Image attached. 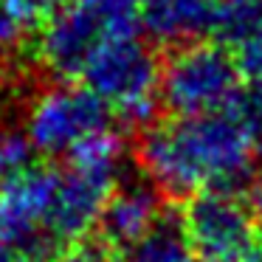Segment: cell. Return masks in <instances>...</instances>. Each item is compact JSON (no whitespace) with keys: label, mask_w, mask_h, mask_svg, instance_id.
Returning a JSON list of instances; mask_svg holds the SVG:
<instances>
[{"label":"cell","mask_w":262,"mask_h":262,"mask_svg":"<svg viewBox=\"0 0 262 262\" xmlns=\"http://www.w3.org/2000/svg\"><path fill=\"white\" fill-rule=\"evenodd\" d=\"M259 144L234 110L147 127L138 144L141 172L164 198L234 192L254 178Z\"/></svg>","instance_id":"1"},{"label":"cell","mask_w":262,"mask_h":262,"mask_svg":"<svg viewBox=\"0 0 262 262\" xmlns=\"http://www.w3.org/2000/svg\"><path fill=\"white\" fill-rule=\"evenodd\" d=\"M141 29V0H65L42 20L37 57L57 79L74 82L107 42Z\"/></svg>","instance_id":"2"},{"label":"cell","mask_w":262,"mask_h":262,"mask_svg":"<svg viewBox=\"0 0 262 262\" xmlns=\"http://www.w3.org/2000/svg\"><path fill=\"white\" fill-rule=\"evenodd\" d=\"M161 65L138 34L113 40L88 62L82 85L91 88L116 119L147 127L161 104Z\"/></svg>","instance_id":"3"},{"label":"cell","mask_w":262,"mask_h":262,"mask_svg":"<svg viewBox=\"0 0 262 262\" xmlns=\"http://www.w3.org/2000/svg\"><path fill=\"white\" fill-rule=\"evenodd\" d=\"M243 91V74L226 46L192 42L175 48L161 65V104L175 119L231 110Z\"/></svg>","instance_id":"4"},{"label":"cell","mask_w":262,"mask_h":262,"mask_svg":"<svg viewBox=\"0 0 262 262\" xmlns=\"http://www.w3.org/2000/svg\"><path fill=\"white\" fill-rule=\"evenodd\" d=\"M110 107L82 82H51L34 93L26 110V138L46 158L68 161L93 138L113 133Z\"/></svg>","instance_id":"5"},{"label":"cell","mask_w":262,"mask_h":262,"mask_svg":"<svg viewBox=\"0 0 262 262\" xmlns=\"http://www.w3.org/2000/svg\"><path fill=\"white\" fill-rule=\"evenodd\" d=\"M181 231L200 262H262V228L251 203L234 192H200L186 200Z\"/></svg>","instance_id":"6"},{"label":"cell","mask_w":262,"mask_h":262,"mask_svg":"<svg viewBox=\"0 0 262 262\" xmlns=\"http://www.w3.org/2000/svg\"><path fill=\"white\" fill-rule=\"evenodd\" d=\"M57 181V166H29L20 178L0 189V259L48 254Z\"/></svg>","instance_id":"7"},{"label":"cell","mask_w":262,"mask_h":262,"mask_svg":"<svg viewBox=\"0 0 262 262\" xmlns=\"http://www.w3.org/2000/svg\"><path fill=\"white\" fill-rule=\"evenodd\" d=\"M161 198L147 178H124L99 217V239L119 256L130 254L164 223Z\"/></svg>","instance_id":"8"},{"label":"cell","mask_w":262,"mask_h":262,"mask_svg":"<svg viewBox=\"0 0 262 262\" xmlns=\"http://www.w3.org/2000/svg\"><path fill=\"white\" fill-rule=\"evenodd\" d=\"M217 12L220 0H141V29L175 51L217 31Z\"/></svg>","instance_id":"9"},{"label":"cell","mask_w":262,"mask_h":262,"mask_svg":"<svg viewBox=\"0 0 262 262\" xmlns=\"http://www.w3.org/2000/svg\"><path fill=\"white\" fill-rule=\"evenodd\" d=\"M217 34L251 85H262V0H220Z\"/></svg>","instance_id":"10"},{"label":"cell","mask_w":262,"mask_h":262,"mask_svg":"<svg viewBox=\"0 0 262 262\" xmlns=\"http://www.w3.org/2000/svg\"><path fill=\"white\" fill-rule=\"evenodd\" d=\"M121 262H200L181 231V220L164 217L158 228L141 245L124 254Z\"/></svg>","instance_id":"11"},{"label":"cell","mask_w":262,"mask_h":262,"mask_svg":"<svg viewBox=\"0 0 262 262\" xmlns=\"http://www.w3.org/2000/svg\"><path fill=\"white\" fill-rule=\"evenodd\" d=\"M31 149L26 133L12 130V127H0V189L9 186L14 178H20L31 166Z\"/></svg>","instance_id":"12"},{"label":"cell","mask_w":262,"mask_h":262,"mask_svg":"<svg viewBox=\"0 0 262 262\" xmlns=\"http://www.w3.org/2000/svg\"><path fill=\"white\" fill-rule=\"evenodd\" d=\"M34 26L37 23L26 12H20L14 0H0V54L23 46V40L31 34Z\"/></svg>","instance_id":"13"},{"label":"cell","mask_w":262,"mask_h":262,"mask_svg":"<svg viewBox=\"0 0 262 262\" xmlns=\"http://www.w3.org/2000/svg\"><path fill=\"white\" fill-rule=\"evenodd\" d=\"M231 110L237 113V119L245 124V130L254 136V141L262 149V85L243 88Z\"/></svg>","instance_id":"14"},{"label":"cell","mask_w":262,"mask_h":262,"mask_svg":"<svg viewBox=\"0 0 262 262\" xmlns=\"http://www.w3.org/2000/svg\"><path fill=\"white\" fill-rule=\"evenodd\" d=\"M62 262H121V256L110 251L102 239H82V243L65 248Z\"/></svg>","instance_id":"15"},{"label":"cell","mask_w":262,"mask_h":262,"mask_svg":"<svg viewBox=\"0 0 262 262\" xmlns=\"http://www.w3.org/2000/svg\"><path fill=\"white\" fill-rule=\"evenodd\" d=\"M14 3H17L20 12L29 14V17L34 20V23H40V20H46L57 6H62L65 0H14Z\"/></svg>","instance_id":"16"},{"label":"cell","mask_w":262,"mask_h":262,"mask_svg":"<svg viewBox=\"0 0 262 262\" xmlns=\"http://www.w3.org/2000/svg\"><path fill=\"white\" fill-rule=\"evenodd\" d=\"M251 209H254V217L262 228V186H254V194H251Z\"/></svg>","instance_id":"17"},{"label":"cell","mask_w":262,"mask_h":262,"mask_svg":"<svg viewBox=\"0 0 262 262\" xmlns=\"http://www.w3.org/2000/svg\"><path fill=\"white\" fill-rule=\"evenodd\" d=\"M0 262H51L48 254H23V256H6Z\"/></svg>","instance_id":"18"}]
</instances>
